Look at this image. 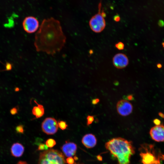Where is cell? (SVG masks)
I'll list each match as a JSON object with an SVG mask.
<instances>
[{
    "mask_svg": "<svg viewBox=\"0 0 164 164\" xmlns=\"http://www.w3.org/2000/svg\"><path fill=\"white\" fill-rule=\"evenodd\" d=\"M101 6L100 3L99 5L98 12L91 17L89 22L91 29L97 33L102 32L105 29L106 25L104 19L106 14L103 11H101Z\"/></svg>",
    "mask_w": 164,
    "mask_h": 164,
    "instance_id": "5b68a950",
    "label": "cell"
},
{
    "mask_svg": "<svg viewBox=\"0 0 164 164\" xmlns=\"http://www.w3.org/2000/svg\"><path fill=\"white\" fill-rule=\"evenodd\" d=\"M106 149L116 158L118 164H130V159L135 153L132 142L121 137L114 138L107 142Z\"/></svg>",
    "mask_w": 164,
    "mask_h": 164,
    "instance_id": "7a4b0ae2",
    "label": "cell"
},
{
    "mask_svg": "<svg viewBox=\"0 0 164 164\" xmlns=\"http://www.w3.org/2000/svg\"><path fill=\"white\" fill-rule=\"evenodd\" d=\"M12 65L9 63H7L5 65V70H9L12 68Z\"/></svg>",
    "mask_w": 164,
    "mask_h": 164,
    "instance_id": "603a6c76",
    "label": "cell"
},
{
    "mask_svg": "<svg viewBox=\"0 0 164 164\" xmlns=\"http://www.w3.org/2000/svg\"><path fill=\"white\" fill-rule=\"evenodd\" d=\"M74 159L72 157H69L66 159V162L68 164H73L74 163Z\"/></svg>",
    "mask_w": 164,
    "mask_h": 164,
    "instance_id": "7402d4cb",
    "label": "cell"
},
{
    "mask_svg": "<svg viewBox=\"0 0 164 164\" xmlns=\"http://www.w3.org/2000/svg\"><path fill=\"white\" fill-rule=\"evenodd\" d=\"M162 45L163 47L164 48V42H163L162 43Z\"/></svg>",
    "mask_w": 164,
    "mask_h": 164,
    "instance_id": "d6a6232c",
    "label": "cell"
},
{
    "mask_svg": "<svg viewBox=\"0 0 164 164\" xmlns=\"http://www.w3.org/2000/svg\"><path fill=\"white\" fill-rule=\"evenodd\" d=\"M159 25L160 26H163L164 25V23L162 21H160L159 22Z\"/></svg>",
    "mask_w": 164,
    "mask_h": 164,
    "instance_id": "f1b7e54d",
    "label": "cell"
},
{
    "mask_svg": "<svg viewBox=\"0 0 164 164\" xmlns=\"http://www.w3.org/2000/svg\"><path fill=\"white\" fill-rule=\"evenodd\" d=\"M129 59L125 54L119 53L115 54L112 58V63L114 66L118 69L126 67L128 64Z\"/></svg>",
    "mask_w": 164,
    "mask_h": 164,
    "instance_id": "30bf717a",
    "label": "cell"
},
{
    "mask_svg": "<svg viewBox=\"0 0 164 164\" xmlns=\"http://www.w3.org/2000/svg\"><path fill=\"white\" fill-rule=\"evenodd\" d=\"M157 66L158 68H160L162 67V65L160 63H158L157 65Z\"/></svg>",
    "mask_w": 164,
    "mask_h": 164,
    "instance_id": "4dcf8cb0",
    "label": "cell"
},
{
    "mask_svg": "<svg viewBox=\"0 0 164 164\" xmlns=\"http://www.w3.org/2000/svg\"><path fill=\"white\" fill-rule=\"evenodd\" d=\"M159 116L161 118H164V114L161 112H159L158 113Z\"/></svg>",
    "mask_w": 164,
    "mask_h": 164,
    "instance_id": "4316f807",
    "label": "cell"
},
{
    "mask_svg": "<svg viewBox=\"0 0 164 164\" xmlns=\"http://www.w3.org/2000/svg\"><path fill=\"white\" fill-rule=\"evenodd\" d=\"M116 108L118 112L122 116L129 115L133 110V106L131 103L124 99L121 100L117 102Z\"/></svg>",
    "mask_w": 164,
    "mask_h": 164,
    "instance_id": "ba28073f",
    "label": "cell"
},
{
    "mask_svg": "<svg viewBox=\"0 0 164 164\" xmlns=\"http://www.w3.org/2000/svg\"><path fill=\"white\" fill-rule=\"evenodd\" d=\"M58 124L59 127L62 130L66 129L68 126L66 122L63 121H59Z\"/></svg>",
    "mask_w": 164,
    "mask_h": 164,
    "instance_id": "2e32d148",
    "label": "cell"
},
{
    "mask_svg": "<svg viewBox=\"0 0 164 164\" xmlns=\"http://www.w3.org/2000/svg\"><path fill=\"white\" fill-rule=\"evenodd\" d=\"M87 125L88 126L91 124L94 120V117L93 116L88 115L87 118Z\"/></svg>",
    "mask_w": 164,
    "mask_h": 164,
    "instance_id": "ffe728a7",
    "label": "cell"
},
{
    "mask_svg": "<svg viewBox=\"0 0 164 164\" xmlns=\"http://www.w3.org/2000/svg\"><path fill=\"white\" fill-rule=\"evenodd\" d=\"M42 128L43 131L47 135H51L55 133L58 128V124L56 120L52 118H47L43 121L42 124Z\"/></svg>",
    "mask_w": 164,
    "mask_h": 164,
    "instance_id": "8992f818",
    "label": "cell"
},
{
    "mask_svg": "<svg viewBox=\"0 0 164 164\" xmlns=\"http://www.w3.org/2000/svg\"><path fill=\"white\" fill-rule=\"evenodd\" d=\"M17 164H28L27 163L24 161H19Z\"/></svg>",
    "mask_w": 164,
    "mask_h": 164,
    "instance_id": "484cf974",
    "label": "cell"
},
{
    "mask_svg": "<svg viewBox=\"0 0 164 164\" xmlns=\"http://www.w3.org/2000/svg\"><path fill=\"white\" fill-rule=\"evenodd\" d=\"M38 164H66V162L62 153L49 149L40 153Z\"/></svg>",
    "mask_w": 164,
    "mask_h": 164,
    "instance_id": "3957f363",
    "label": "cell"
},
{
    "mask_svg": "<svg viewBox=\"0 0 164 164\" xmlns=\"http://www.w3.org/2000/svg\"><path fill=\"white\" fill-rule=\"evenodd\" d=\"M154 148L151 144H144L139 148L140 155L142 164H160L159 159L156 157Z\"/></svg>",
    "mask_w": 164,
    "mask_h": 164,
    "instance_id": "277c9868",
    "label": "cell"
},
{
    "mask_svg": "<svg viewBox=\"0 0 164 164\" xmlns=\"http://www.w3.org/2000/svg\"><path fill=\"white\" fill-rule=\"evenodd\" d=\"M127 98L130 100H132L133 99V96L132 95H129L127 97Z\"/></svg>",
    "mask_w": 164,
    "mask_h": 164,
    "instance_id": "f546056e",
    "label": "cell"
},
{
    "mask_svg": "<svg viewBox=\"0 0 164 164\" xmlns=\"http://www.w3.org/2000/svg\"><path fill=\"white\" fill-rule=\"evenodd\" d=\"M82 142L87 148H92L95 146L97 143V139L95 136L91 133L85 135L82 138Z\"/></svg>",
    "mask_w": 164,
    "mask_h": 164,
    "instance_id": "7c38bea8",
    "label": "cell"
},
{
    "mask_svg": "<svg viewBox=\"0 0 164 164\" xmlns=\"http://www.w3.org/2000/svg\"><path fill=\"white\" fill-rule=\"evenodd\" d=\"M56 144V141L52 138L48 139L46 142V145L48 147L52 148Z\"/></svg>",
    "mask_w": 164,
    "mask_h": 164,
    "instance_id": "9a60e30c",
    "label": "cell"
},
{
    "mask_svg": "<svg viewBox=\"0 0 164 164\" xmlns=\"http://www.w3.org/2000/svg\"><path fill=\"white\" fill-rule=\"evenodd\" d=\"M15 131L17 133L23 134L24 132L23 126L21 125H18L15 128Z\"/></svg>",
    "mask_w": 164,
    "mask_h": 164,
    "instance_id": "e0dca14e",
    "label": "cell"
},
{
    "mask_svg": "<svg viewBox=\"0 0 164 164\" xmlns=\"http://www.w3.org/2000/svg\"><path fill=\"white\" fill-rule=\"evenodd\" d=\"M74 159L75 160H78V157L76 156H75L74 157Z\"/></svg>",
    "mask_w": 164,
    "mask_h": 164,
    "instance_id": "1f68e13d",
    "label": "cell"
},
{
    "mask_svg": "<svg viewBox=\"0 0 164 164\" xmlns=\"http://www.w3.org/2000/svg\"><path fill=\"white\" fill-rule=\"evenodd\" d=\"M66 39L60 22L50 18L42 21L35 34L34 44L37 51L53 55L61 50Z\"/></svg>",
    "mask_w": 164,
    "mask_h": 164,
    "instance_id": "6da1fadb",
    "label": "cell"
},
{
    "mask_svg": "<svg viewBox=\"0 0 164 164\" xmlns=\"http://www.w3.org/2000/svg\"><path fill=\"white\" fill-rule=\"evenodd\" d=\"M22 26L24 30L27 32L33 33L39 28V22L36 18L33 16H28L24 20Z\"/></svg>",
    "mask_w": 164,
    "mask_h": 164,
    "instance_id": "52a82bcc",
    "label": "cell"
},
{
    "mask_svg": "<svg viewBox=\"0 0 164 164\" xmlns=\"http://www.w3.org/2000/svg\"><path fill=\"white\" fill-rule=\"evenodd\" d=\"M149 134L152 139L155 141L164 142V125L161 124L153 127L150 130Z\"/></svg>",
    "mask_w": 164,
    "mask_h": 164,
    "instance_id": "9c48e42d",
    "label": "cell"
},
{
    "mask_svg": "<svg viewBox=\"0 0 164 164\" xmlns=\"http://www.w3.org/2000/svg\"><path fill=\"white\" fill-rule=\"evenodd\" d=\"M24 151V148L21 143L16 142L13 144L10 149L12 155L16 157H20L22 156Z\"/></svg>",
    "mask_w": 164,
    "mask_h": 164,
    "instance_id": "4fadbf2b",
    "label": "cell"
},
{
    "mask_svg": "<svg viewBox=\"0 0 164 164\" xmlns=\"http://www.w3.org/2000/svg\"><path fill=\"white\" fill-rule=\"evenodd\" d=\"M35 102L37 105L33 107L32 110V112L36 118H39L43 115L44 113V108L42 105L38 104L35 101Z\"/></svg>",
    "mask_w": 164,
    "mask_h": 164,
    "instance_id": "5bb4252c",
    "label": "cell"
},
{
    "mask_svg": "<svg viewBox=\"0 0 164 164\" xmlns=\"http://www.w3.org/2000/svg\"><path fill=\"white\" fill-rule=\"evenodd\" d=\"M115 46L118 50H122L124 49L125 45L123 43L119 42L115 44Z\"/></svg>",
    "mask_w": 164,
    "mask_h": 164,
    "instance_id": "ac0fdd59",
    "label": "cell"
},
{
    "mask_svg": "<svg viewBox=\"0 0 164 164\" xmlns=\"http://www.w3.org/2000/svg\"><path fill=\"white\" fill-rule=\"evenodd\" d=\"M99 101V100L97 99H94L92 100V103L93 104H97Z\"/></svg>",
    "mask_w": 164,
    "mask_h": 164,
    "instance_id": "d4e9b609",
    "label": "cell"
},
{
    "mask_svg": "<svg viewBox=\"0 0 164 164\" xmlns=\"http://www.w3.org/2000/svg\"><path fill=\"white\" fill-rule=\"evenodd\" d=\"M75 164H77L75 163Z\"/></svg>",
    "mask_w": 164,
    "mask_h": 164,
    "instance_id": "836d02e7",
    "label": "cell"
},
{
    "mask_svg": "<svg viewBox=\"0 0 164 164\" xmlns=\"http://www.w3.org/2000/svg\"><path fill=\"white\" fill-rule=\"evenodd\" d=\"M61 149L66 156L70 157L75 155L77 146L76 144L73 142H66Z\"/></svg>",
    "mask_w": 164,
    "mask_h": 164,
    "instance_id": "8fae6325",
    "label": "cell"
},
{
    "mask_svg": "<svg viewBox=\"0 0 164 164\" xmlns=\"http://www.w3.org/2000/svg\"><path fill=\"white\" fill-rule=\"evenodd\" d=\"M120 19V18L118 16H116L114 17V20L116 22L119 21Z\"/></svg>",
    "mask_w": 164,
    "mask_h": 164,
    "instance_id": "83f0119b",
    "label": "cell"
},
{
    "mask_svg": "<svg viewBox=\"0 0 164 164\" xmlns=\"http://www.w3.org/2000/svg\"><path fill=\"white\" fill-rule=\"evenodd\" d=\"M153 122L155 125H159L161 124V121L157 118H155L153 120Z\"/></svg>",
    "mask_w": 164,
    "mask_h": 164,
    "instance_id": "cb8c5ba5",
    "label": "cell"
},
{
    "mask_svg": "<svg viewBox=\"0 0 164 164\" xmlns=\"http://www.w3.org/2000/svg\"><path fill=\"white\" fill-rule=\"evenodd\" d=\"M48 149V147L46 145L43 143H40L39 144L38 148V150H47Z\"/></svg>",
    "mask_w": 164,
    "mask_h": 164,
    "instance_id": "d6986e66",
    "label": "cell"
},
{
    "mask_svg": "<svg viewBox=\"0 0 164 164\" xmlns=\"http://www.w3.org/2000/svg\"><path fill=\"white\" fill-rule=\"evenodd\" d=\"M18 109L16 107L13 108L10 110V113L12 115L16 114L18 113Z\"/></svg>",
    "mask_w": 164,
    "mask_h": 164,
    "instance_id": "44dd1931",
    "label": "cell"
}]
</instances>
